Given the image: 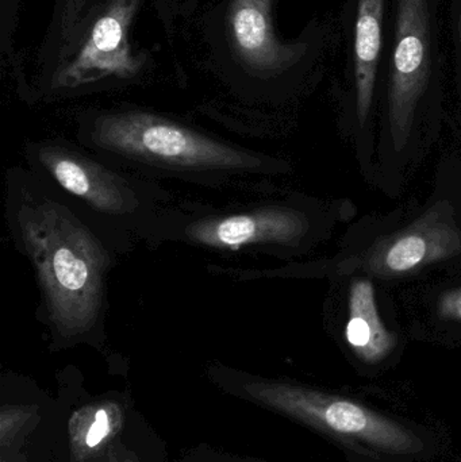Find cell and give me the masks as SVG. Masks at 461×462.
Returning a JSON list of instances; mask_svg holds the SVG:
<instances>
[{"label": "cell", "instance_id": "obj_3", "mask_svg": "<svg viewBox=\"0 0 461 462\" xmlns=\"http://www.w3.org/2000/svg\"><path fill=\"white\" fill-rule=\"evenodd\" d=\"M24 152L29 170L119 247L132 242L133 234L146 239L170 200L161 187L129 175L81 145L45 140L29 143Z\"/></svg>", "mask_w": 461, "mask_h": 462}, {"label": "cell", "instance_id": "obj_6", "mask_svg": "<svg viewBox=\"0 0 461 462\" xmlns=\"http://www.w3.org/2000/svg\"><path fill=\"white\" fill-rule=\"evenodd\" d=\"M389 84V121L398 149L408 143L430 76L432 27L428 0H398Z\"/></svg>", "mask_w": 461, "mask_h": 462}, {"label": "cell", "instance_id": "obj_15", "mask_svg": "<svg viewBox=\"0 0 461 462\" xmlns=\"http://www.w3.org/2000/svg\"><path fill=\"white\" fill-rule=\"evenodd\" d=\"M0 462H26V458L22 455H14V453H5L2 455Z\"/></svg>", "mask_w": 461, "mask_h": 462}, {"label": "cell", "instance_id": "obj_17", "mask_svg": "<svg viewBox=\"0 0 461 462\" xmlns=\"http://www.w3.org/2000/svg\"><path fill=\"white\" fill-rule=\"evenodd\" d=\"M460 48H461V24H460Z\"/></svg>", "mask_w": 461, "mask_h": 462}, {"label": "cell", "instance_id": "obj_12", "mask_svg": "<svg viewBox=\"0 0 461 462\" xmlns=\"http://www.w3.org/2000/svg\"><path fill=\"white\" fill-rule=\"evenodd\" d=\"M122 425L124 410L114 401L95 402L73 412L68 425L73 460H94L116 439Z\"/></svg>", "mask_w": 461, "mask_h": 462}, {"label": "cell", "instance_id": "obj_9", "mask_svg": "<svg viewBox=\"0 0 461 462\" xmlns=\"http://www.w3.org/2000/svg\"><path fill=\"white\" fill-rule=\"evenodd\" d=\"M273 0H233L229 32L233 48L243 64L263 75L291 67L303 54L298 45L278 40L272 22Z\"/></svg>", "mask_w": 461, "mask_h": 462}, {"label": "cell", "instance_id": "obj_8", "mask_svg": "<svg viewBox=\"0 0 461 462\" xmlns=\"http://www.w3.org/2000/svg\"><path fill=\"white\" fill-rule=\"evenodd\" d=\"M460 253L461 231L427 214L408 229L379 242L368 254L365 268L376 276H406Z\"/></svg>", "mask_w": 461, "mask_h": 462}, {"label": "cell", "instance_id": "obj_2", "mask_svg": "<svg viewBox=\"0 0 461 462\" xmlns=\"http://www.w3.org/2000/svg\"><path fill=\"white\" fill-rule=\"evenodd\" d=\"M78 143L121 170L198 184L217 186L283 171L270 156L146 111L97 114L81 124Z\"/></svg>", "mask_w": 461, "mask_h": 462}, {"label": "cell", "instance_id": "obj_5", "mask_svg": "<svg viewBox=\"0 0 461 462\" xmlns=\"http://www.w3.org/2000/svg\"><path fill=\"white\" fill-rule=\"evenodd\" d=\"M241 388L252 401L338 439L390 455L424 449L411 430L357 402L275 380L252 379Z\"/></svg>", "mask_w": 461, "mask_h": 462}, {"label": "cell", "instance_id": "obj_13", "mask_svg": "<svg viewBox=\"0 0 461 462\" xmlns=\"http://www.w3.org/2000/svg\"><path fill=\"white\" fill-rule=\"evenodd\" d=\"M37 412L32 406H3L0 410V452L11 453L30 420Z\"/></svg>", "mask_w": 461, "mask_h": 462}, {"label": "cell", "instance_id": "obj_14", "mask_svg": "<svg viewBox=\"0 0 461 462\" xmlns=\"http://www.w3.org/2000/svg\"><path fill=\"white\" fill-rule=\"evenodd\" d=\"M438 310L444 319L461 322V288L444 293L438 300Z\"/></svg>", "mask_w": 461, "mask_h": 462}, {"label": "cell", "instance_id": "obj_10", "mask_svg": "<svg viewBox=\"0 0 461 462\" xmlns=\"http://www.w3.org/2000/svg\"><path fill=\"white\" fill-rule=\"evenodd\" d=\"M346 339L355 355L368 364L381 363L397 346V337L382 319L375 287L364 277L349 287Z\"/></svg>", "mask_w": 461, "mask_h": 462}, {"label": "cell", "instance_id": "obj_11", "mask_svg": "<svg viewBox=\"0 0 461 462\" xmlns=\"http://www.w3.org/2000/svg\"><path fill=\"white\" fill-rule=\"evenodd\" d=\"M386 0H357L355 27V80L356 110L360 125H364L373 106L376 75L382 51Z\"/></svg>", "mask_w": 461, "mask_h": 462}, {"label": "cell", "instance_id": "obj_7", "mask_svg": "<svg viewBox=\"0 0 461 462\" xmlns=\"http://www.w3.org/2000/svg\"><path fill=\"white\" fill-rule=\"evenodd\" d=\"M138 0H113L103 8L76 51L60 64L54 88H75L107 78L127 79L143 67L129 42V27Z\"/></svg>", "mask_w": 461, "mask_h": 462}, {"label": "cell", "instance_id": "obj_4", "mask_svg": "<svg viewBox=\"0 0 461 462\" xmlns=\"http://www.w3.org/2000/svg\"><path fill=\"white\" fill-rule=\"evenodd\" d=\"M310 229L308 217L284 205L229 210L165 208L149 242H180L222 253L275 252L295 247Z\"/></svg>", "mask_w": 461, "mask_h": 462}, {"label": "cell", "instance_id": "obj_16", "mask_svg": "<svg viewBox=\"0 0 461 462\" xmlns=\"http://www.w3.org/2000/svg\"><path fill=\"white\" fill-rule=\"evenodd\" d=\"M114 462H137L133 457H124V458H118V460H114Z\"/></svg>", "mask_w": 461, "mask_h": 462}, {"label": "cell", "instance_id": "obj_1", "mask_svg": "<svg viewBox=\"0 0 461 462\" xmlns=\"http://www.w3.org/2000/svg\"><path fill=\"white\" fill-rule=\"evenodd\" d=\"M5 216L16 246L34 268L53 338L97 337L105 323L107 274L121 247L24 168L8 171Z\"/></svg>", "mask_w": 461, "mask_h": 462}]
</instances>
